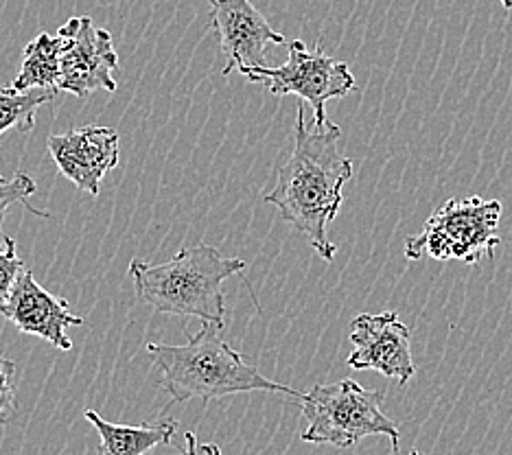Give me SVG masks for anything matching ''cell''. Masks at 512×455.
<instances>
[{
  "label": "cell",
  "instance_id": "1",
  "mask_svg": "<svg viewBox=\"0 0 512 455\" xmlns=\"http://www.w3.org/2000/svg\"><path fill=\"white\" fill-rule=\"evenodd\" d=\"M342 130L331 121L309 130L302 105L296 114L294 151L278 171V180L265 202L281 210L283 219L305 235L320 259L331 263L337 245L329 226L344 202V186L353 178V162L340 154Z\"/></svg>",
  "mask_w": 512,
  "mask_h": 455
},
{
  "label": "cell",
  "instance_id": "2",
  "mask_svg": "<svg viewBox=\"0 0 512 455\" xmlns=\"http://www.w3.org/2000/svg\"><path fill=\"white\" fill-rule=\"evenodd\" d=\"M221 331L224 326L202 322L200 333L189 335V342L182 346L147 344V355L160 372L162 390L171 399L169 405L191 399L211 403L241 392H285L298 399L302 392L261 375L232 350Z\"/></svg>",
  "mask_w": 512,
  "mask_h": 455
},
{
  "label": "cell",
  "instance_id": "3",
  "mask_svg": "<svg viewBox=\"0 0 512 455\" xmlns=\"http://www.w3.org/2000/svg\"><path fill=\"white\" fill-rule=\"evenodd\" d=\"M246 267L243 259H228L215 245L202 243L182 248L160 265L134 259L130 278L136 296L156 313L186 315L224 326L228 313L224 283Z\"/></svg>",
  "mask_w": 512,
  "mask_h": 455
},
{
  "label": "cell",
  "instance_id": "4",
  "mask_svg": "<svg viewBox=\"0 0 512 455\" xmlns=\"http://www.w3.org/2000/svg\"><path fill=\"white\" fill-rule=\"evenodd\" d=\"M383 390H366L353 379L313 385L300 394V412L307 420L302 442L351 449L359 440L386 436L399 455V429L383 412Z\"/></svg>",
  "mask_w": 512,
  "mask_h": 455
},
{
  "label": "cell",
  "instance_id": "5",
  "mask_svg": "<svg viewBox=\"0 0 512 455\" xmlns=\"http://www.w3.org/2000/svg\"><path fill=\"white\" fill-rule=\"evenodd\" d=\"M502 202L484 200L480 195L451 197L434 210L416 237L405 241V259L460 261L480 265L482 256L493 259L499 239Z\"/></svg>",
  "mask_w": 512,
  "mask_h": 455
},
{
  "label": "cell",
  "instance_id": "6",
  "mask_svg": "<svg viewBox=\"0 0 512 455\" xmlns=\"http://www.w3.org/2000/svg\"><path fill=\"white\" fill-rule=\"evenodd\" d=\"M239 75L246 77L252 84H263L274 97L294 95L300 97L313 108V121L316 127L329 123L327 101L342 99L348 92L357 90L355 75L344 62L324 53L320 46H309L302 40L289 42V60L287 64L270 68H246Z\"/></svg>",
  "mask_w": 512,
  "mask_h": 455
},
{
  "label": "cell",
  "instance_id": "7",
  "mask_svg": "<svg viewBox=\"0 0 512 455\" xmlns=\"http://www.w3.org/2000/svg\"><path fill=\"white\" fill-rule=\"evenodd\" d=\"M64 35V51L60 60V84L57 90L75 97H88L97 90H116L112 73L119 68L112 35L99 29L92 18L77 16L57 31Z\"/></svg>",
  "mask_w": 512,
  "mask_h": 455
},
{
  "label": "cell",
  "instance_id": "8",
  "mask_svg": "<svg viewBox=\"0 0 512 455\" xmlns=\"http://www.w3.org/2000/svg\"><path fill=\"white\" fill-rule=\"evenodd\" d=\"M353 350L346 364L355 370H375L394 379L401 388L416 375L412 359V333L401 322L399 313H362L351 324Z\"/></svg>",
  "mask_w": 512,
  "mask_h": 455
},
{
  "label": "cell",
  "instance_id": "9",
  "mask_svg": "<svg viewBox=\"0 0 512 455\" xmlns=\"http://www.w3.org/2000/svg\"><path fill=\"white\" fill-rule=\"evenodd\" d=\"M208 3H211V22L219 38V49L226 55V66L221 70L224 75L265 66L267 46L285 44V35L272 29L252 0H208Z\"/></svg>",
  "mask_w": 512,
  "mask_h": 455
},
{
  "label": "cell",
  "instance_id": "10",
  "mask_svg": "<svg viewBox=\"0 0 512 455\" xmlns=\"http://www.w3.org/2000/svg\"><path fill=\"white\" fill-rule=\"evenodd\" d=\"M49 151L66 180L79 191L97 197L101 180L119 165V132L106 125L77 127L66 134L49 136Z\"/></svg>",
  "mask_w": 512,
  "mask_h": 455
},
{
  "label": "cell",
  "instance_id": "11",
  "mask_svg": "<svg viewBox=\"0 0 512 455\" xmlns=\"http://www.w3.org/2000/svg\"><path fill=\"white\" fill-rule=\"evenodd\" d=\"M0 315L22 333L42 337L60 350L73 348V340L66 331L71 326H84V318L68 309L64 298L53 296L38 285L29 267L16 278L7 300L0 305Z\"/></svg>",
  "mask_w": 512,
  "mask_h": 455
},
{
  "label": "cell",
  "instance_id": "12",
  "mask_svg": "<svg viewBox=\"0 0 512 455\" xmlns=\"http://www.w3.org/2000/svg\"><path fill=\"white\" fill-rule=\"evenodd\" d=\"M84 416L99 431V455H145L160 445H171L178 431L176 418H160L132 427L103 420L95 410H86Z\"/></svg>",
  "mask_w": 512,
  "mask_h": 455
},
{
  "label": "cell",
  "instance_id": "13",
  "mask_svg": "<svg viewBox=\"0 0 512 455\" xmlns=\"http://www.w3.org/2000/svg\"><path fill=\"white\" fill-rule=\"evenodd\" d=\"M64 35L60 33H40L25 46L22 66L11 88H51L57 90L60 84V60L64 51Z\"/></svg>",
  "mask_w": 512,
  "mask_h": 455
},
{
  "label": "cell",
  "instance_id": "14",
  "mask_svg": "<svg viewBox=\"0 0 512 455\" xmlns=\"http://www.w3.org/2000/svg\"><path fill=\"white\" fill-rule=\"evenodd\" d=\"M57 97L51 88H29L16 90L11 86L0 88V138L5 132L16 130L29 134L36 127V114L49 101Z\"/></svg>",
  "mask_w": 512,
  "mask_h": 455
},
{
  "label": "cell",
  "instance_id": "15",
  "mask_svg": "<svg viewBox=\"0 0 512 455\" xmlns=\"http://www.w3.org/2000/svg\"><path fill=\"white\" fill-rule=\"evenodd\" d=\"M36 191H38V184L33 182L31 175H27L25 171H18L14 178H9V180L0 175V226H3L9 208L16 204H22L27 210H31L33 215L49 219V213H42V210H36L29 204V197Z\"/></svg>",
  "mask_w": 512,
  "mask_h": 455
},
{
  "label": "cell",
  "instance_id": "16",
  "mask_svg": "<svg viewBox=\"0 0 512 455\" xmlns=\"http://www.w3.org/2000/svg\"><path fill=\"white\" fill-rule=\"evenodd\" d=\"M25 267L27 263L18 256L16 241L0 232V305L7 300L11 287Z\"/></svg>",
  "mask_w": 512,
  "mask_h": 455
},
{
  "label": "cell",
  "instance_id": "17",
  "mask_svg": "<svg viewBox=\"0 0 512 455\" xmlns=\"http://www.w3.org/2000/svg\"><path fill=\"white\" fill-rule=\"evenodd\" d=\"M16 361L0 355V425L9 423L16 414V390H14Z\"/></svg>",
  "mask_w": 512,
  "mask_h": 455
},
{
  "label": "cell",
  "instance_id": "18",
  "mask_svg": "<svg viewBox=\"0 0 512 455\" xmlns=\"http://www.w3.org/2000/svg\"><path fill=\"white\" fill-rule=\"evenodd\" d=\"M186 445L178 455H221V449L215 445V442H200L193 431L184 436Z\"/></svg>",
  "mask_w": 512,
  "mask_h": 455
},
{
  "label": "cell",
  "instance_id": "19",
  "mask_svg": "<svg viewBox=\"0 0 512 455\" xmlns=\"http://www.w3.org/2000/svg\"><path fill=\"white\" fill-rule=\"evenodd\" d=\"M499 3H502V7H504L506 11H512V0H499Z\"/></svg>",
  "mask_w": 512,
  "mask_h": 455
},
{
  "label": "cell",
  "instance_id": "20",
  "mask_svg": "<svg viewBox=\"0 0 512 455\" xmlns=\"http://www.w3.org/2000/svg\"><path fill=\"white\" fill-rule=\"evenodd\" d=\"M410 455H423V453H421V451H416V449H414V451H412Z\"/></svg>",
  "mask_w": 512,
  "mask_h": 455
}]
</instances>
